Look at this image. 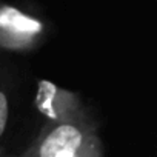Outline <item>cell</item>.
<instances>
[{
    "instance_id": "cell-1",
    "label": "cell",
    "mask_w": 157,
    "mask_h": 157,
    "mask_svg": "<svg viewBox=\"0 0 157 157\" xmlns=\"http://www.w3.org/2000/svg\"><path fill=\"white\" fill-rule=\"evenodd\" d=\"M19 157H105L94 114L60 123H45Z\"/></svg>"
},
{
    "instance_id": "cell-2",
    "label": "cell",
    "mask_w": 157,
    "mask_h": 157,
    "mask_svg": "<svg viewBox=\"0 0 157 157\" xmlns=\"http://www.w3.org/2000/svg\"><path fill=\"white\" fill-rule=\"evenodd\" d=\"M49 25L33 8L0 3V57L39 49L48 39Z\"/></svg>"
},
{
    "instance_id": "cell-3",
    "label": "cell",
    "mask_w": 157,
    "mask_h": 157,
    "mask_svg": "<svg viewBox=\"0 0 157 157\" xmlns=\"http://www.w3.org/2000/svg\"><path fill=\"white\" fill-rule=\"evenodd\" d=\"M34 106L43 117L45 123L68 122L93 113L85 105L82 96L69 90H65L49 80L37 82Z\"/></svg>"
},
{
    "instance_id": "cell-4",
    "label": "cell",
    "mask_w": 157,
    "mask_h": 157,
    "mask_svg": "<svg viewBox=\"0 0 157 157\" xmlns=\"http://www.w3.org/2000/svg\"><path fill=\"white\" fill-rule=\"evenodd\" d=\"M5 62V57H0V152L5 151L2 142L10 128L13 102L16 97V72Z\"/></svg>"
},
{
    "instance_id": "cell-5",
    "label": "cell",
    "mask_w": 157,
    "mask_h": 157,
    "mask_svg": "<svg viewBox=\"0 0 157 157\" xmlns=\"http://www.w3.org/2000/svg\"><path fill=\"white\" fill-rule=\"evenodd\" d=\"M0 157H16V155H10V154H6V152L3 151V152H0Z\"/></svg>"
}]
</instances>
